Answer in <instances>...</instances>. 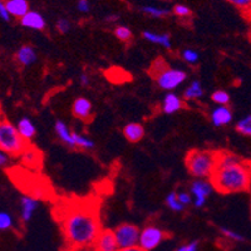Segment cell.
<instances>
[{
	"mask_svg": "<svg viewBox=\"0 0 251 251\" xmlns=\"http://www.w3.org/2000/svg\"><path fill=\"white\" fill-rule=\"evenodd\" d=\"M59 220L66 250L93 246L102 232L98 212L93 207L72 206L63 212Z\"/></svg>",
	"mask_w": 251,
	"mask_h": 251,
	"instance_id": "1",
	"label": "cell"
},
{
	"mask_svg": "<svg viewBox=\"0 0 251 251\" xmlns=\"http://www.w3.org/2000/svg\"><path fill=\"white\" fill-rule=\"evenodd\" d=\"M210 181L221 194L245 192L251 187V171L234 154L219 152L216 167Z\"/></svg>",
	"mask_w": 251,
	"mask_h": 251,
	"instance_id": "2",
	"label": "cell"
},
{
	"mask_svg": "<svg viewBox=\"0 0 251 251\" xmlns=\"http://www.w3.org/2000/svg\"><path fill=\"white\" fill-rule=\"evenodd\" d=\"M219 152L206 150H192L186 156V167L196 178H211L217 163Z\"/></svg>",
	"mask_w": 251,
	"mask_h": 251,
	"instance_id": "3",
	"label": "cell"
},
{
	"mask_svg": "<svg viewBox=\"0 0 251 251\" xmlns=\"http://www.w3.org/2000/svg\"><path fill=\"white\" fill-rule=\"evenodd\" d=\"M150 73L156 80L157 86L167 92H171L177 87H180L187 78V73L185 71L178 68H171L166 64L163 59H157L152 64Z\"/></svg>",
	"mask_w": 251,
	"mask_h": 251,
	"instance_id": "4",
	"label": "cell"
},
{
	"mask_svg": "<svg viewBox=\"0 0 251 251\" xmlns=\"http://www.w3.org/2000/svg\"><path fill=\"white\" fill-rule=\"evenodd\" d=\"M26 149V141L19 134L17 126L6 120L0 121V150L10 157H17L22 156Z\"/></svg>",
	"mask_w": 251,
	"mask_h": 251,
	"instance_id": "5",
	"label": "cell"
},
{
	"mask_svg": "<svg viewBox=\"0 0 251 251\" xmlns=\"http://www.w3.org/2000/svg\"><path fill=\"white\" fill-rule=\"evenodd\" d=\"M113 232L116 240H117L120 250L121 249H128L138 245L141 230L133 224H122L116 230H113Z\"/></svg>",
	"mask_w": 251,
	"mask_h": 251,
	"instance_id": "6",
	"label": "cell"
},
{
	"mask_svg": "<svg viewBox=\"0 0 251 251\" xmlns=\"http://www.w3.org/2000/svg\"><path fill=\"white\" fill-rule=\"evenodd\" d=\"M165 239L166 232L163 231L162 228L153 225L146 226L140 232L138 246L146 251H152L156 248H158Z\"/></svg>",
	"mask_w": 251,
	"mask_h": 251,
	"instance_id": "7",
	"label": "cell"
},
{
	"mask_svg": "<svg viewBox=\"0 0 251 251\" xmlns=\"http://www.w3.org/2000/svg\"><path fill=\"white\" fill-rule=\"evenodd\" d=\"M212 191H214V186H212L211 181L196 178L190 187V194L192 196V203L195 205V207H203Z\"/></svg>",
	"mask_w": 251,
	"mask_h": 251,
	"instance_id": "8",
	"label": "cell"
},
{
	"mask_svg": "<svg viewBox=\"0 0 251 251\" xmlns=\"http://www.w3.org/2000/svg\"><path fill=\"white\" fill-rule=\"evenodd\" d=\"M93 248L96 251H120L117 240L112 230H102Z\"/></svg>",
	"mask_w": 251,
	"mask_h": 251,
	"instance_id": "9",
	"label": "cell"
},
{
	"mask_svg": "<svg viewBox=\"0 0 251 251\" xmlns=\"http://www.w3.org/2000/svg\"><path fill=\"white\" fill-rule=\"evenodd\" d=\"M72 112L75 114V117L78 120H82L84 122L89 121L93 114V106H92L91 100L86 97H79L73 102L72 106Z\"/></svg>",
	"mask_w": 251,
	"mask_h": 251,
	"instance_id": "10",
	"label": "cell"
},
{
	"mask_svg": "<svg viewBox=\"0 0 251 251\" xmlns=\"http://www.w3.org/2000/svg\"><path fill=\"white\" fill-rule=\"evenodd\" d=\"M38 206H39V201L35 197L24 195L20 199V219H22V221H24V223L30 221L34 212L37 211Z\"/></svg>",
	"mask_w": 251,
	"mask_h": 251,
	"instance_id": "11",
	"label": "cell"
},
{
	"mask_svg": "<svg viewBox=\"0 0 251 251\" xmlns=\"http://www.w3.org/2000/svg\"><path fill=\"white\" fill-rule=\"evenodd\" d=\"M20 24L26 29L31 30H43L46 28V19L40 13L34 12V10H29L22 19Z\"/></svg>",
	"mask_w": 251,
	"mask_h": 251,
	"instance_id": "12",
	"label": "cell"
},
{
	"mask_svg": "<svg viewBox=\"0 0 251 251\" xmlns=\"http://www.w3.org/2000/svg\"><path fill=\"white\" fill-rule=\"evenodd\" d=\"M232 111L227 106H219L212 109L210 118L214 126L216 127H223V126L228 125L232 121Z\"/></svg>",
	"mask_w": 251,
	"mask_h": 251,
	"instance_id": "13",
	"label": "cell"
},
{
	"mask_svg": "<svg viewBox=\"0 0 251 251\" xmlns=\"http://www.w3.org/2000/svg\"><path fill=\"white\" fill-rule=\"evenodd\" d=\"M183 108V100L174 92H169L163 98L162 112L166 114H174Z\"/></svg>",
	"mask_w": 251,
	"mask_h": 251,
	"instance_id": "14",
	"label": "cell"
},
{
	"mask_svg": "<svg viewBox=\"0 0 251 251\" xmlns=\"http://www.w3.org/2000/svg\"><path fill=\"white\" fill-rule=\"evenodd\" d=\"M123 134L127 138V141L137 143L145 137V128H143V126L141 123L132 122L123 127Z\"/></svg>",
	"mask_w": 251,
	"mask_h": 251,
	"instance_id": "15",
	"label": "cell"
},
{
	"mask_svg": "<svg viewBox=\"0 0 251 251\" xmlns=\"http://www.w3.org/2000/svg\"><path fill=\"white\" fill-rule=\"evenodd\" d=\"M17 129L18 132H19L20 136H22L26 142L33 140V138L35 137V133H37L35 125L29 117L20 118L17 123Z\"/></svg>",
	"mask_w": 251,
	"mask_h": 251,
	"instance_id": "16",
	"label": "cell"
},
{
	"mask_svg": "<svg viewBox=\"0 0 251 251\" xmlns=\"http://www.w3.org/2000/svg\"><path fill=\"white\" fill-rule=\"evenodd\" d=\"M6 9H8L10 17L22 18L29 12V3L26 0H6Z\"/></svg>",
	"mask_w": 251,
	"mask_h": 251,
	"instance_id": "17",
	"label": "cell"
},
{
	"mask_svg": "<svg viewBox=\"0 0 251 251\" xmlns=\"http://www.w3.org/2000/svg\"><path fill=\"white\" fill-rule=\"evenodd\" d=\"M55 133H57L58 138L62 141L64 145L69 146L71 149H75V140H73V132L69 129L68 125L66 122H63V121H57L55 122Z\"/></svg>",
	"mask_w": 251,
	"mask_h": 251,
	"instance_id": "18",
	"label": "cell"
},
{
	"mask_svg": "<svg viewBox=\"0 0 251 251\" xmlns=\"http://www.w3.org/2000/svg\"><path fill=\"white\" fill-rule=\"evenodd\" d=\"M17 60L19 64L24 67L31 66L33 63H35L37 60V51L31 46H22L19 49H18L17 54Z\"/></svg>",
	"mask_w": 251,
	"mask_h": 251,
	"instance_id": "19",
	"label": "cell"
},
{
	"mask_svg": "<svg viewBox=\"0 0 251 251\" xmlns=\"http://www.w3.org/2000/svg\"><path fill=\"white\" fill-rule=\"evenodd\" d=\"M142 37L145 38L146 40H149L150 43L158 44L162 48L170 49L172 46L171 37H170L167 33H154V31L146 30L142 33Z\"/></svg>",
	"mask_w": 251,
	"mask_h": 251,
	"instance_id": "20",
	"label": "cell"
},
{
	"mask_svg": "<svg viewBox=\"0 0 251 251\" xmlns=\"http://www.w3.org/2000/svg\"><path fill=\"white\" fill-rule=\"evenodd\" d=\"M185 98L187 100H199L203 96V88L202 84H201L199 80H192L188 87L186 88L185 93H183Z\"/></svg>",
	"mask_w": 251,
	"mask_h": 251,
	"instance_id": "21",
	"label": "cell"
},
{
	"mask_svg": "<svg viewBox=\"0 0 251 251\" xmlns=\"http://www.w3.org/2000/svg\"><path fill=\"white\" fill-rule=\"evenodd\" d=\"M73 140H75V147H78V149L92 150L96 146V143H94L92 138H89L86 134L78 133V132H73Z\"/></svg>",
	"mask_w": 251,
	"mask_h": 251,
	"instance_id": "22",
	"label": "cell"
},
{
	"mask_svg": "<svg viewBox=\"0 0 251 251\" xmlns=\"http://www.w3.org/2000/svg\"><path fill=\"white\" fill-rule=\"evenodd\" d=\"M141 12L145 13L146 15H149L151 18H165L170 14L169 9L158 8V6L153 5H146L141 8Z\"/></svg>",
	"mask_w": 251,
	"mask_h": 251,
	"instance_id": "23",
	"label": "cell"
},
{
	"mask_svg": "<svg viewBox=\"0 0 251 251\" xmlns=\"http://www.w3.org/2000/svg\"><path fill=\"white\" fill-rule=\"evenodd\" d=\"M166 205L170 210L175 212H181L185 210V206L178 201V197H177V192H170L167 196H166Z\"/></svg>",
	"mask_w": 251,
	"mask_h": 251,
	"instance_id": "24",
	"label": "cell"
},
{
	"mask_svg": "<svg viewBox=\"0 0 251 251\" xmlns=\"http://www.w3.org/2000/svg\"><path fill=\"white\" fill-rule=\"evenodd\" d=\"M211 100L216 106H228L231 98H230V94L227 92L223 91V89H219V91H215L211 94Z\"/></svg>",
	"mask_w": 251,
	"mask_h": 251,
	"instance_id": "25",
	"label": "cell"
},
{
	"mask_svg": "<svg viewBox=\"0 0 251 251\" xmlns=\"http://www.w3.org/2000/svg\"><path fill=\"white\" fill-rule=\"evenodd\" d=\"M236 131L244 136L251 137V114H248L236 123Z\"/></svg>",
	"mask_w": 251,
	"mask_h": 251,
	"instance_id": "26",
	"label": "cell"
},
{
	"mask_svg": "<svg viewBox=\"0 0 251 251\" xmlns=\"http://www.w3.org/2000/svg\"><path fill=\"white\" fill-rule=\"evenodd\" d=\"M114 35L117 37L118 40H121V42H126V43L129 42V40L132 39V37H133L131 29L126 25H118L117 28L114 29Z\"/></svg>",
	"mask_w": 251,
	"mask_h": 251,
	"instance_id": "27",
	"label": "cell"
},
{
	"mask_svg": "<svg viewBox=\"0 0 251 251\" xmlns=\"http://www.w3.org/2000/svg\"><path fill=\"white\" fill-rule=\"evenodd\" d=\"M181 57H182V59L185 60L186 63L191 64V66L197 64V63H199V59H200V55H199V53L191 48H187V49H185V50H182V53H181Z\"/></svg>",
	"mask_w": 251,
	"mask_h": 251,
	"instance_id": "28",
	"label": "cell"
},
{
	"mask_svg": "<svg viewBox=\"0 0 251 251\" xmlns=\"http://www.w3.org/2000/svg\"><path fill=\"white\" fill-rule=\"evenodd\" d=\"M22 160H23V162L26 163V165L35 166L37 165L38 160H39V157L37 156V151H34V150H30V149H26L25 151L23 152V154H22Z\"/></svg>",
	"mask_w": 251,
	"mask_h": 251,
	"instance_id": "29",
	"label": "cell"
},
{
	"mask_svg": "<svg viewBox=\"0 0 251 251\" xmlns=\"http://www.w3.org/2000/svg\"><path fill=\"white\" fill-rule=\"evenodd\" d=\"M13 226V216L9 212L0 211V231H5Z\"/></svg>",
	"mask_w": 251,
	"mask_h": 251,
	"instance_id": "30",
	"label": "cell"
},
{
	"mask_svg": "<svg viewBox=\"0 0 251 251\" xmlns=\"http://www.w3.org/2000/svg\"><path fill=\"white\" fill-rule=\"evenodd\" d=\"M228 3L236 6L244 13H251V0H227Z\"/></svg>",
	"mask_w": 251,
	"mask_h": 251,
	"instance_id": "31",
	"label": "cell"
},
{
	"mask_svg": "<svg viewBox=\"0 0 251 251\" xmlns=\"http://www.w3.org/2000/svg\"><path fill=\"white\" fill-rule=\"evenodd\" d=\"M172 12H174L175 15L180 18H187L191 15V9L188 8L187 5H183V4H176L172 9Z\"/></svg>",
	"mask_w": 251,
	"mask_h": 251,
	"instance_id": "32",
	"label": "cell"
},
{
	"mask_svg": "<svg viewBox=\"0 0 251 251\" xmlns=\"http://www.w3.org/2000/svg\"><path fill=\"white\" fill-rule=\"evenodd\" d=\"M220 231L223 232L224 236L232 240V241H243L244 240V237L241 236V235L237 234L236 231H232V230H230V228L227 227H220Z\"/></svg>",
	"mask_w": 251,
	"mask_h": 251,
	"instance_id": "33",
	"label": "cell"
},
{
	"mask_svg": "<svg viewBox=\"0 0 251 251\" xmlns=\"http://www.w3.org/2000/svg\"><path fill=\"white\" fill-rule=\"evenodd\" d=\"M71 22L68 19H64V18H60L57 22V29L60 34H67L71 30Z\"/></svg>",
	"mask_w": 251,
	"mask_h": 251,
	"instance_id": "34",
	"label": "cell"
},
{
	"mask_svg": "<svg viewBox=\"0 0 251 251\" xmlns=\"http://www.w3.org/2000/svg\"><path fill=\"white\" fill-rule=\"evenodd\" d=\"M177 197H178V201H180L183 206H187L190 205V203H192V196L190 192H186V191L177 192Z\"/></svg>",
	"mask_w": 251,
	"mask_h": 251,
	"instance_id": "35",
	"label": "cell"
},
{
	"mask_svg": "<svg viewBox=\"0 0 251 251\" xmlns=\"http://www.w3.org/2000/svg\"><path fill=\"white\" fill-rule=\"evenodd\" d=\"M199 249V243L197 241H191V243L183 244L180 248H177L175 251H197Z\"/></svg>",
	"mask_w": 251,
	"mask_h": 251,
	"instance_id": "36",
	"label": "cell"
},
{
	"mask_svg": "<svg viewBox=\"0 0 251 251\" xmlns=\"http://www.w3.org/2000/svg\"><path fill=\"white\" fill-rule=\"evenodd\" d=\"M77 9L79 13H88L91 10V3H89V0H78L77 3Z\"/></svg>",
	"mask_w": 251,
	"mask_h": 251,
	"instance_id": "37",
	"label": "cell"
},
{
	"mask_svg": "<svg viewBox=\"0 0 251 251\" xmlns=\"http://www.w3.org/2000/svg\"><path fill=\"white\" fill-rule=\"evenodd\" d=\"M0 19L4 20V22H9V20L12 19V17L9 14L8 9H6V5L3 0H0Z\"/></svg>",
	"mask_w": 251,
	"mask_h": 251,
	"instance_id": "38",
	"label": "cell"
},
{
	"mask_svg": "<svg viewBox=\"0 0 251 251\" xmlns=\"http://www.w3.org/2000/svg\"><path fill=\"white\" fill-rule=\"evenodd\" d=\"M9 163H10V156L5 153L3 150H0V167H5Z\"/></svg>",
	"mask_w": 251,
	"mask_h": 251,
	"instance_id": "39",
	"label": "cell"
},
{
	"mask_svg": "<svg viewBox=\"0 0 251 251\" xmlns=\"http://www.w3.org/2000/svg\"><path fill=\"white\" fill-rule=\"evenodd\" d=\"M79 82H80V84H82V86L87 87L89 84V75H87V73H82V75H80V77H79Z\"/></svg>",
	"mask_w": 251,
	"mask_h": 251,
	"instance_id": "40",
	"label": "cell"
},
{
	"mask_svg": "<svg viewBox=\"0 0 251 251\" xmlns=\"http://www.w3.org/2000/svg\"><path fill=\"white\" fill-rule=\"evenodd\" d=\"M120 251H146L143 250L142 248H140V246H133V248H128V249H121Z\"/></svg>",
	"mask_w": 251,
	"mask_h": 251,
	"instance_id": "41",
	"label": "cell"
},
{
	"mask_svg": "<svg viewBox=\"0 0 251 251\" xmlns=\"http://www.w3.org/2000/svg\"><path fill=\"white\" fill-rule=\"evenodd\" d=\"M66 251H96L93 246H88V248H82V249H73V250H66Z\"/></svg>",
	"mask_w": 251,
	"mask_h": 251,
	"instance_id": "42",
	"label": "cell"
},
{
	"mask_svg": "<svg viewBox=\"0 0 251 251\" xmlns=\"http://www.w3.org/2000/svg\"><path fill=\"white\" fill-rule=\"evenodd\" d=\"M118 15L116 14H112V15H108V17H106V20L107 22H116V20H118Z\"/></svg>",
	"mask_w": 251,
	"mask_h": 251,
	"instance_id": "43",
	"label": "cell"
},
{
	"mask_svg": "<svg viewBox=\"0 0 251 251\" xmlns=\"http://www.w3.org/2000/svg\"><path fill=\"white\" fill-rule=\"evenodd\" d=\"M0 121H1V106H0Z\"/></svg>",
	"mask_w": 251,
	"mask_h": 251,
	"instance_id": "44",
	"label": "cell"
}]
</instances>
